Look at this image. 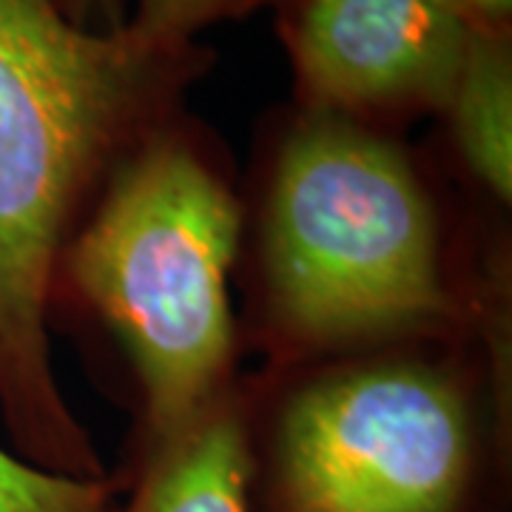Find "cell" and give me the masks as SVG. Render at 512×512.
<instances>
[{
    "mask_svg": "<svg viewBox=\"0 0 512 512\" xmlns=\"http://www.w3.org/2000/svg\"><path fill=\"white\" fill-rule=\"evenodd\" d=\"M470 430L458 396L413 367L319 384L288 410L274 512H458Z\"/></svg>",
    "mask_w": 512,
    "mask_h": 512,
    "instance_id": "obj_4",
    "label": "cell"
},
{
    "mask_svg": "<svg viewBox=\"0 0 512 512\" xmlns=\"http://www.w3.org/2000/svg\"><path fill=\"white\" fill-rule=\"evenodd\" d=\"M251 453L231 416H200L157 441L123 512H248Z\"/></svg>",
    "mask_w": 512,
    "mask_h": 512,
    "instance_id": "obj_6",
    "label": "cell"
},
{
    "mask_svg": "<svg viewBox=\"0 0 512 512\" xmlns=\"http://www.w3.org/2000/svg\"><path fill=\"white\" fill-rule=\"evenodd\" d=\"M268 259L282 319L316 342L444 311L436 222L402 151L330 114L299 128L279 160Z\"/></svg>",
    "mask_w": 512,
    "mask_h": 512,
    "instance_id": "obj_3",
    "label": "cell"
},
{
    "mask_svg": "<svg viewBox=\"0 0 512 512\" xmlns=\"http://www.w3.org/2000/svg\"><path fill=\"white\" fill-rule=\"evenodd\" d=\"M163 57L126 29L89 32L57 0H0V413L26 461L57 476L103 478L49 356L63 231Z\"/></svg>",
    "mask_w": 512,
    "mask_h": 512,
    "instance_id": "obj_1",
    "label": "cell"
},
{
    "mask_svg": "<svg viewBox=\"0 0 512 512\" xmlns=\"http://www.w3.org/2000/svg\"><path fill=\"white\" fill-rule=\"evenodd\" d=\"M237 231L220 180L180 143H154L74 245V279L131 353L157 441L200 419L228 359Z\"/></svg>",
    "mask_w": 512,
    "mask_h": 512,
    "instance_id": "obj_2",
    "label": "cell"
},
{
    "mask_svg": "<svg viewBox=\"0 0 512 512\" xmlns=\"http://www.w3.org/2000/svg\"><path fill=\"white\" fill-rule=\"evenodd\" d=\"M464 23L478 32H501L504 20L510 18L512 0H447Z\"/></svg>",
    "mask_w": 512,
    "mask_h": 512,
    "instance_id": "obj_10",
    "label": "cell"
},
{
    "mask_svg": "<svg viewBox=\"0 0 512 512\" xmlns=\"http://www.w3.org/2000/svg\"><path fill=\"white\" fill-rule=\"evenodd\" d=\"M447 109L461 154L501 200L512 194V66L501 32H470Z\"/></svg>",
    "mask_w": 512,
    "mask_h": 512,
    "instance_id": "obj_7",
    "label": "cell"
},
{
    "mask_svg": "<svg viewBox=\"0 0 512 512\" xmlns=\"http://www.w3.org/2000/svg\"><path fill=\"white\" fill-rule=\"evenodd\" d=\"M251 3L256 0H140L137 18L126 32L148 52H171L208 20L239 12Z\"/></svg>",
    "mask_w": 512,
    "mask_h": 512,
    "instance_id": "obj_9",
    "label": "cell"
},
{
    "mask_svg": "<svg viewBox=\"0 0 512 512\" xmlns=\"http://www.w3.org/2000/svg\"><path fill=\"white\" fill-rule=\"evenodd\" d=\"M470 32L447 0H296L291 46L328 109H447Z\"/></svg>",
    "mask_w": 512,
    "mask_h": 512,
    "instance_id": "obj_5",
    "label": "cell"
},
{
    "mask_svg": "<svg viewBox=\"0 0 512 512\" xmlns=\"http://www.w3.org/2000/svg\"><path fill=\"white\" fill-rule=\"evenodd\" d=\"M0 512H111V484L57 476L0 450Z\"/></svg>",
    "mask_w": 512,
    "mask_h": 512,
    "instance_id": "obj_8",
    "label": "cell"
}]
</instances>
